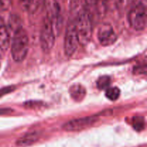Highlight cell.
<instances>
[{
    "label": "cell",
    "mask_w": 147,
    "mask_h": 147,
    "mask_svg": "<svg viewBox=\"0 0 147 147\" xmlns=\"http://www.w3.org/2000/svg\"><path fill=\"white\" fill-rule=\"evenodd\" d=\"M29 50V37L27 32L20 27L14 30L11 43V53L13 60L17 63L25 59Z\"/></svg>",
    "instance_id": "cell-1"
},
{
    "label": "cell",
    "mask_w": 147,
    "mask_h": 147,
    "mask_svg": "<svg viewBox=\"0 0 147 147\" xmlns=\"http://www.w3.org/2000/svg\"><path fill=\"white\" fill-rule=\"evenodd\" d=\"M73 22L76 27L80 44H87L92 36V20L88 9L73 16Z\"/></svg>",
    "instance_id": "cell-2"
},
{
    "label": "cell",
    "mask_w": 147,
    "mask_h": 147,
    "mask_svg": "<svg viewBox=\"0 0 147 147\" xmlns=\"http://www.w3.org/2000/svg\"><path fill=\"white\" fill-rule=\"evenodd\" d=\"M128 22L131 28L142 31L146 28L147 12L146 5L142 1L135 3L129 9L127 15Z\"/></svg>",
    "instance_id": "cell-3"
},
{
    "label": "cell",
    "mask_w": 147,
    "mask_h": 147,
    "mask_svg": "<svg viewBox=\"0 0 147 147\" xmlns=\"http://www.w3.org/2000/svg\"><path fill=\"white\" fill-rule=\"evenodd\" d=\"M44 7L46 17L51 22L56 35H58L63 22L60 0H44Z\"/></svg>",
    "instance_id": "cell-4"
},
{
    "label": "cell",
    "mask_w": 147,
    "mask_h": 147,
    "mask_svg": "<svg viewBox=\"0 0 147 147\" xmlns=\"http://www.w3.org/2000/svg\"><path fill=\"white\" fill-rule=\"evenodd\" d=\"M56 34L50 20L45 17L40 30V45L44 52L50 51L54 46Z\"/></svg>",
    "instance_id": "cell-5"
},
{
    "label": "cell",
    "mask_w": 147,
    "mask_h": 147,
    "mask_svg": "<svg viewBox=\"0 0 147 147\" xmlns=\"http://www.w3.org/2000/svg\"><path fill=\"white\" fill-rule=\"evenodd\" d=\"M79 42L78 35L73 21H70L67 26L64 38L65 54L68 57L73 55L77 50Z\"/></svg>",
    "instance_id": "cell-6"
},
{
    "label": "cell",
    "mask_w": 147,
    "mask_h": 147,
    "mask_svg": "<svg viewBox=\"0 0 147 147\" xmlns=\"http://www.w3.org/2000/svg\"><path fill=\"white\" fill-rule=\"evenodd\" d=\"M97 37L100 44L103 47L112 45L117 40V34L109 23H103L99 26Z\"/></svg>",
    "instance_id": "cell-7"
},
{
    "label": "cell",
    "mask_w": 147,
    "mask_h": 147,
    "mask_svg": "<svg viewBox=\"0 0 147 147\" xmlns=\"http://www.w3.org/2000/svg\"><path fill=\"white\" fill-rule=\"evenodd\" d=\"M98 121V119L97 116H95L73 119L65 123L63 126V129L67 131H78L90 127L92 125L96 123Z\"/></svg>",
    "instance_id": "cell-8"
},
{
    "label": "cell",
    "mask_w": 147,
    "mask_h": 147,
    "mask_svg": "<svg viewBox=\"0 0 147 147\" xmlns=\"http://www.w3.org/2000/svg\"><path fill=\"white\" fill-rule=\"evenodd\" d=\"M10 44V34L9 28L2 19L0 18V51L5 52Z\"/></svg>",
    "instance_id": "cell-9"
},
{
    "label": "cell",
    "mask_w": 147,
    "mask_h": 147,
    "mask_svg": "<svg viewBox=\"0 0 147 147\" xmlns=\"http://www.w3.org/2000/svg\"><path fill=\"white\" fill-rule=\"evenodd\" d=\"M69 94L73 100L81 102L86 96V89L83 85L76 83L72 85L69 88Z\"/></svg>",
    "instance_id": "cell-10"
},
{
    "label": "cell",
    "mask_w": 147,
    "mask_h": 147,
    "mask_svg": "<svg viewBox=\"0 0 147 147\" xmlns=\"http://www.w3.org/2000/svg\"><path fill=\"white\" fill-rule=\"evenodd\" d=\"M39 139V134L37 132L26 134L17 140V145L19 146H28L35 143Z\"/></svg>",
    "instance_id": "cell-11"
},
{
    "label": "cell",
    "mask_w": 147,
    "mask_h": 147,
    "mask_svg": "<svg viewBox=\"0 0 147 147\" xmlns=\"http://www.w3.org/2000/svg\"><path fill=\"white\" fill-rule=\"evenodd\" d=\"M22 8L26 11L33 12L37 9L39 0H19Z\"/></svg>",
    "instance_id": "cell-12"
},
{
    "label": "cell",
    "mask_w": 147,
    "mask_h": 147,
    "mask_svg": "<svg viewBox=\"0 0 147 147\" xmlns=\"http://www.w3.org/2000/svg\"><path fill=\"white\" fill-rule=\"evenodd\" d=\"M120 94V89L117 87H109L106 90V98L111 101H115V100H118Z\"/></svg>",
    "instance_id": "cell-13"
},
{
    "label": "cell",
    "mask_w": 147,
    "mask_h": 147,
    "mask_svg": "<svg viewBox=\"0 0 147 147\" xmlns=\"http://www.w3.org/2000/svg\"><path fill=\"white\" fill-rule=\"evenodd\" d=\"M96 84H97L98 88L100 89V90H106L110 87L111 78L108 76H100L98 79Z\"/></svg>",
    "instance_id": "cell-14"
},
{
    "label": "cell",
    "mask_w": 147,
    "mask_h": 147,
    "mask_svg": "<svg viewBox=\"0 0 147 147\" xmlns=\"http://www.w3.org/2000/svg\"><path fill=\"white\" fill-rule=\"evenodd\" d=\"M134 129L137 131H142L145 129V120L143 116H135L132 120Z\"/></svg>",
    "instance_id": "cell-15"
},
{
    "label": "cell",
    "mask_w": 147,
    "mask_h": 147,
    "mask_svg": "<svg viewBox=\"0 0 147 147\" xmlns=\"http://www.w3.org/2000/svg\"><path fill=\"white\" fill-rule=\"evenodd\" d=\"M11 6V0H0V7L2 10H8Z\"/></svg>",
    "instance_id": "cell-16"
},
{
    "label": "cell",
    "mask_w": 147,
    "mask_h": 147,
    "mask_svg": "<svg viewBox=\"0 0 147 147\" xmlns=\"http://www.w3.org/2000/svg\"><path fill=\"white\" fill-rule=\"evenodd\" d=\"M14 90V87H13V86H7V87L1 88H0V98L11 93Z\"/></svg>",
    "instance_id": "cell-17"
},
{
    "label": "cell",
    "mask_w": 147,
    "mask_h": 147,
    "mask_svg": "<svg viewBox=\"0 0 147 147\" xmlns=\"http://www.w3.org/2000/svg\"><path fill=\"white\" fill-rule=\"evenodd\" d=\"M10 111V110L9 109H0V115L4 114V113H7Z\"/></svg>",
    "instance_id": "cell-18"
},
{
    "label": "cell",
    "mask_w": 147,
    "mask_h": 147,
    "mask_svg": "<svg viewBox=\"0 0 147 147\" xmlns=\"http://www.w3.org/2000/svg\"><path fill=\"white\" fill-rule=\"evenodd\" d=\"M113 1V0H106V3H107V2H111V1Z\"/></svg>",
    "instance_id": "cell-19"
}]
</instances>
